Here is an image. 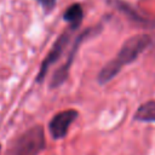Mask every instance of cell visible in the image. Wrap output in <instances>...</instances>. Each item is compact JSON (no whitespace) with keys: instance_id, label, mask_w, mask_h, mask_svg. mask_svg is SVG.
I'll return each mask as SVG.
<instances>
[{"instance_id":"2","label":"cell","mask_w":155,"mask_h":155,"mask_svg":"<svg viewBox=\"0 0 155 155\" xmlns=\"http://www.w3.org/2000/svg\"><path fill=\"white\" fill-rule=\"evenodd\" d=\"M45 147V134L40 126L31 127L15 140L7 155H39Z\"/></svg>"},{"instance_id":"7","label":"cell","mask_w":155,"mask_h":155,"mask_svg":"<svg viewBox=\"0 0 155 155\" xmlns=\"http://www.w3.org/2000/svg\"><path fill=\"white\" fill-rule=\"evenodd\" d=\"M64 19L71 24V27L76 28L82 19V7L79 4H73L64 12Z\"/></svg>"},{"instance_id":"8","label":"cell","mask_w":155,"mask_h":155,"mask_svg":"<svg viewBox=\"0 0 155 155\" xmlns=\"http://www.w3.org/2000/svg\"><path fill=\"white\" fill-rule=\"evenodd\" d=\"M40 4H41V6L44 7V8H46V10H51L53 6H54V4H56V0H38Z\"/></svg>"},{"instance_id":"3","label":"cell","mask_w":155,"mask_h":155,"mask_svg":"<svg viewBox=\"0 0 155 155\" xmlns=\"http://www.w3.org/2000/svg\"><path fill=\"white\" fill-rule=\"evenodd\" d=\"M78 117V111L74 109H69V110H64L61 111L58 114H56L52 120L50 121V132L51 136L54 139H59L63 138L67 134V131L69 128V126L74 122V120Z\"/></svg>"},{"instance_id":"6","label":"cell","mask_w":155,"mask_h":155,"mask_svg":"<svg viewBox=\"0 0 155 155\" xmlns=\"http://www.w3.org/2000/svg\"><path fill=\"white\" fill-rule=\"evenodd\" d=\"M134 119L139 121H155V101L140 105L134 114Z\"/></svg>"},{"instance_id":"5","label":"cell","mask_w":155,"mask_h":155,"mask_svg":"<svg viewBox=\"0 0 155 155\" xmlns=\"http://www.w3.org/2000/svg\"><path fill=\"white\" fill-rule=\"evenodd\" d=\"M81 39H84V35L80 36V38L76 40V42H75V45H74V48H73V51L70 52V57L68 58L67 63H65L61 69H58V70L56 71L54 76L52 78V86H58V85L62 84V82L64 81V79L67 78V75H68V69H69V67H70L71 59H73V57H74V53H75V51H76V48H78V46H79Z\"/></svg>"},{"instance_id":"4","label":"cell","mask_w":155,"mask_h":155,"mask_svg":"<svg viewBox=\"0 0 155 155\" xmlns=\"http://www.w3.org/2000/svg\"><path fill=\"white\" fill-rule=\"evenodd\" d=\"M68 39H69L68 33H64V34L53 44L52 50L50 51V53L47 54V57L44 59V62H42V64H41V68H40L39 75H38V81H40V80L46 75L48 67H50L52 63H54V62L59 58L61 53L63 52V50H64V47H65V45H67V42H68Z\"/></svg>"},{"instance_id":"1","label":"cell","mask_w":155,"mask_h":155,"mask_svg":"<svg viewBox=\"0 0 155 155\" xmlns=\"http://www.w3.org/2000/svg\"><path fill=\"white\" fill-rule=\"evenodd\" d=\"M150 44V38L145 34H138L125 41L117 56L110 61L98 74L99 84H107L128 63L133 62Z\"/></svg>"}]
</instances>
